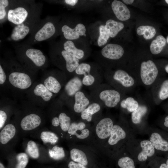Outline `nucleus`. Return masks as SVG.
I'll list each match as a JSON object with an SVG mask.
<instances>
[{"mask_svg":"<svg viewBox=\"0 0 168 168\" xmlns=\"http://www.w3.org/2000/svg\"><path fill=\"white\" fill-rule=\"evenodd\" d=\"M112 10L116 17L120 21L128 20L131 16L128 8L120 1L115 0L111 4Z\"/></svg>","mask_w":168,"mask_h":168,"instance_id":"0eeeda50","label":"nucleus"},{"mask_svg":"<svg viewBox=\"0 0 168 168\" xmlns=\"http://www.w3.org/2000/svg\"><path fill=\"white\" fill-rule=\"evenodd\" d=\"M102 55L104 57L111 59L116 60L120 58L124 54L123 47L115 44H107L101 51Z\"/></svg>","mask_w":168,"mask_h":168,"instance_id":"7ed1b4c3","label":"nucleus"},{"mask_svg":"<svg viewBox=\"0 0 168 168\" xmlns=\"http://www.w3.org/2000/svg\"><path fill=\"white\" fill-rule=\"evenodd\" d=\"M166 40L167 42L168 43V36L166 38Z\"/></svg>","mask_w":168,"mask_h":168,"instance_id":"13d9d810","label":"nucleus"},{"mask_svg":"<svg viewBox=\"0 0 168 168\" xmlns=\"http://www.w3.org/2000/svg\"><path fill=\"white\" fill-rule=\"evenodd\" d=\"M118 164L121 168H135L133 160L128 156L122 157L119 159Z\"/></svg>","mask_w":168,"mask_h":168,"instance_id":"c9c22d12","label":"nucleus"},{"mask_svg":"<svg viewBox=\"0 0 168 168\" xmlns=\"http://www.w3.org/2000/svg\"><path fill=\"white\" fill-rule=\"evenodd\" d=\"M105 26L110 37L113 38L123 29L124 25L121 22L109 19L106 21Z\"/></svg>","mask_w":168,"mask_h":168,"instance_id":"a211bd4d","label":"nucleus"},{"mask_svg":"<svg viewBox=\"0 0 168 168\" xmlns=\"http://www.w3.org/2000/svg\"><path fill=\"white\" fill-rule=\"evenodd\" d=\"M166 40L161 35L157 36L151 43L150 46L151 52L154 54L160 53L166 43Z\"/></svg>","mask_w":168,"mask_h":168,"instance_id":"4be33fe9","label":"nucleus"},{"mask_svg":"<svg viewBox=\"0 0 168 168\" xmlns=\"http://www.w3.org/2000/svg\"><path fill=\"white\" fill-rule=\"evenodd\" d=\"M159 97L161 100L168 98V79L165 80L162 83L159 91Z\"/></svg>","mask_w":168,"mask_h":168,"instance_id":"58836bf2","label":"nucleus"},{"mask_svg":"<svg viewBox=\"0 0 168 168\" xmlns=\"http://www.w3.org/2000/svg\"><path fill=\"white\" fill-rule=\"evenodd\" d=\"M26 150L29 155L32 158L36 159L39 157L40 154L39 148L34 141L30 140L28 142Z\"/></svg>","mask_w":168,"mask_h":168,"instance_id":"473e14b6","label":"nucleus"},{"mask_svg":"<svg viewBox=\"0 0 168 168\" xmlns=\"http://www.w3.org/2000/svg\"><path fill=\"white\" fill-rule=\"evenodd\" d=\"M0 168H5L1 162L0 163Z\"/></svg>","mask_w":168,"mask_h":168,"instance_id":"5fc2aeb1","label":"nucleus"},{"mask_svg":"<svg viewBox=\"0 0 168 168\" xmlns=\"http://www.w3.org/2000/svg\"><path fill=\"white\" fill-rule=\"evenodd\" d=\"M165 68L166 71L168 73V64L166 66Z\"/></svg>","mask_w":168,"mask_h":168,"instance_id":"864d4df0","label":"nucleus"},{"mask_svg":"<svg viewBox=\"0 0 168 168\" xmlns=\"http://www.w3.org/2000/svg\"><path fill=\"white\" fill-rule=\"evenodd\" d=\"M51 123L53 126H58L59 125L58 118L56 117H54L52 120Z\"/></svg>","mask_w":168,"mask_h":168,"instance_id":"de8ad7c7","label":"nucleus"},{"mask_svg":"<svg viewBox=\"0 0 168 168\" xmlns=\"http://www.w3.org/2000/svg\"><path fill=\"white\" fill-rule=\"evenodd\" d=\"M40 138L44 143H49L52 144L56 143L58 138L54 133L50 131H43L40 134Z\"/></svg>","mask_w":168,"mask_h":168,"instance_id":"7c9ffc66","label":"nucleus"},{"mask_svg":"<svg viewBox=\"0 0 168 168\" xmlns=\"http://www.w3.org/2000/svg\"><path fill=\"white\" fill-rule=\"evenodd\" d=\"M85 127L86 124L83 122L72 123L71 124L68 133L71 135H74L77 131L84 129Z\"/></svg>","mask_w":168,"mask_h":168,"instance_id":"ea45409f","label":"nucleus"},{"mask_svg":"<svg viewBox=\"0 0 168 168\" xmlns=\"http://www.w3.org/2000/svg\"><path fill=\"white\" fill-rule=\"evenodd\" d=\"M17 163L15 168H25L28 162V157L25 153H20L16 156Z\"/></svg>","mask_w":168,"mask_h":168,"instance_id":"e433bc0d","label":"nucleus"},{"mask_svg":"<svg viewBox=\"0 0 168 168\" xmlns=\"http://www.w3.org/2000/svg\"><path fill=\"white\" fill-rule=\"evenodd\" d=\"M91 69V67L89 64L83 63L79 64L75 71L77 74L85 76L90 74Z\"/></svg>","mask_w":168,"mask_h":168,"instance_id":"4c0bfd02","label":"nucleus"},{"mask_svg":"<svg viewBox=\"0 0 168 168\" xmlns=\"http://www.w3.org/2000/svg\"><path fill=\"white\" fill-rule=\"evenodd\" d=\"M99 36L97 40V44L99 46H102L107 42L110 36L106 30L105 25H101L99 27Z\"/></svg>","mask_w":168,"mask_h":168,"instance_id":"72a5a7b5","label":"nucleus"},{"mask_svg":"<svg viewBox=\"0 0 168 168\" xmlns=\"http://www.w3.org/2000/svg\"><path fill=\"white\" fill-rule=\"evenodd\" d=\"M41 123L40 117L35 114H32L23 118L21 121L20 125L23 130L30 131L38 127Z\"/></svg>","mask_w":168,"mask_h":168,"instance_id":"1a4fd4ad","label":"nucleus"},{"mask_svg":"<svg viewBox=\"0 0 168 168\" xmlns=\"http://www.w3.org/2000/svg\"><path fill=\"white\" fill-rule=\"evenodd\" d=\"M126 133L123 129L117 125H113L108 142L111 145L116 144L120 140L124 139Z\"/></svg>","mask_w":168,"mask_h":168,"instance_id":"dca6fc26","label":"nucleus"},{"mask_svg":"<svg viewBox=\"0 0 168 168\" xmlns=\"http://www.w3.org/2000/svg\"><path fill=\"white\" fill-rule=\"evenodd\" d=\"M159 168H167L166 164L165 163H162L160 166Z\"/></svg>","mask_w":168,"mask_h":168,"instance_id":"603ef678","label":"nucleus"},{"mask_svg":"<svg viewBox=\"0 0 168 168\" xmlns=\"http://www.w3.org/2000/svg\"><path fill=\"white\" fill-rule=\"evenodd\" d=\"M61 30L65 38L69 40L79 38L80 36L84 35L86 32L85 26L82 23L78 24L73 29L65 25Z\"/></svg>","mask_w":168,"mask_h":168,"instance_id":"423d86ee","label":"nucleus"},{"mask_svg":"<svg viewBox=\"0 0 168 168\" xmlns=\"http://www.w3.org/2000/svg\"><path fill=\"white\" fill-rule=\"evenodd\" d=\"M65 2L68 4L72 6H75L78 2L77 0H65Z\"/></svg>","mask_w":168,"mask_h":168,"instance_id":"09e8293b","label":"nucleus"},{"mask_svg":"<svg viewBox=\"0 0 168 168\" xmlns=\"http://www.w3.org/2000/svg\"><path fill=\"white\" fill-rule=\"evenodd\" d=\"M49 156L55 160H59L63 158L65 154L63 147L55 146L49 150Z\"/></svg>","mask_w":168,"mask_h":168,"instance_id":"2f4dec72","label":"nucleus"},{"mask_svg":"<svg viewBox=\"0 0 168 168\" xmlns=\"http://www.w3.org/2000/svg\"><path fill=\"white\" fill-rule=\"evenodd\" d=\"M35 94L41 97L45 101H49L53 96L50 91L43 84L40 83L37 85L34 90Z\"/></svg>","mask_w":168,"mask_h":168,"instance_id":"a878e982","label":"nucleus"},{"mask_svg":"<svg viewBox=\"0 0 168 168\" xmlns=\"http://www.w3.org/2000/svg\"><path fill=\"white\" fill-rule=\"evenodd\" d=\"M44 85L51 92L57 93L61 88V86L58 81L54 77L49 76L44 82Z\"/></svg>","mask_w":168,"mask_h":168,"instance_id":"cd10ccee","label":"nucleus"},{"mask_svg":"<svg viewBox=\"0 0 168 168\" xmlns=\"http://www.w3.org/2000/svg\"><path fill=\"white\" fill-rule=\"evenodd\" d=\"M164 124L165 127L168 128V115L165 118Z\"/></svg>","mask_w":168,"mask_h":168,"instance_id":"8fccbe9b","label":"nucleus"},{"mask_svg":"<svg viewBox=\"0 0 168 168\" xmlns=\"http://www.w3.org/2000/svg\"><path fill=\"white\" fill-rule=\"evenodd\" d=\"M149 140L155 149L164 152L168 151V142L163 139L159 133H152Z\"/></svg>","mask_w":168,"mask_h":168,"instance_id":"2eb2a0df","label":"nucleus"},{"mask_svg":"<svg viewBox=\"0 0 168 168\" xmlns=\"http://www.w3.org/2000/svg\"><path fill=\"white\" fill-rule=\"evenodd\" d=\"M147 111V107L144 105H141L135 110L132 112L131 119L133 123L137 124L141 121L142 116L146 113Z\"/></svg>","mask_w":168,"mask_h":168,"instance_id":"c85d7f7f","label":"nucleus"},{"mask_svg":"<svg viewBox=\"0 0 168 168\" xmlns=\"http://www.w3.org/2000/svg\"><path fill=\"white\" fill-rule=\"evenodd\" d=\"M61 54L66 61L67 70L70 72L75 71L79 64V59L72 54L64 50L62 51Z\"/></svg>","mask_w":168,"mask_h":168,"instance_id":"f3484780","label":"nucleus"},{"mask_svg":"<svg viewBox=\"0 0 168 168\" xmlns=\"http://www.w3.org/2000/svg\"><path fill=\"white\" fill-rule=\"evenodd\" d=\"M68 168H86L85 166L73 161H70L68 164Z\"/></svg>","mask_w":168,"mask_h":168,"instance_id":"a18cd8bd","label":"nucleus"},{"mask_svg":"<svg viewBox=\"0 0 168 168\" xmlns=\"http://www.w3.org/2000/svg\"><path fill=\"white\" fill-rule=\"evenodd\" d=\"M64 50L73 54L78 59L82 58L84 55V51L77 48L73 42L71 40H68L63 44Z\"/></svg>","mask_w":168,"mask_h":168,"instance_id":"393cba45","label":"nucleus"},{"mask_svg":"<svg viewBox=\"0 0 168 168\" xmlns=\"http://www.w3.org/2000/svg\"><path fill=\"white\" fill-rule=\"evenodd\" d=\"M165 2H166L167 4H168V0H165Z\"/></svg>","mask_w":168,"mask_h":168,"instance_id":"4d7b16f0","label":"nucleus"},{"mask_svg":"<svg viewBox=\"0 0 168 168\" xmlns=\"http://www.w3.org/2000/svg\"><path fill=\"white\" fill-rule=\"evenodd\" d=\"M82 86V82L81 80L76 77L68 82L65 86V90L68 95L71 96L78 91Z\"/></svg>","mask_w":168,"mask_h":168,"instance_id":"aec40b11","label":"nucleus"},{"mask_svg":"<svg viewBox=\"0 0 168 168\" xmlns=\"http://www.w3.org/2000/svg\"><path fill=\"white\" fill-rule=\"evenodd\" d=\"M70 157L74 161L86 166L88 163L86 154L82 151L76 148H73L70 152Z\"/></svg>","mask_w":168,"mask_h":168,"instance_id":"b1692460","label":"nucleus"},{"mask_svg":"<svg viewBox=\"0 0 168 168\" xmlns=\"http://www.w3.org/2000/svg\"><path fill=\"white\" fill-rule=\"evenodd\" d=\"M113 78L126 87H131L134 83L133 78L126 72L122 70H118L116 71L113 76Z\"/></svg>","mask_w":168,"mask_h":168,"instance_id":"f8f14e48","label":"nucleus"},{"mask_svg":"<svg viewBox=\"0 0 168 168\" xmlns=\"http://www.w3.org/2000/svg\"><path fill=\"white\" fill-rule=\"evenodd\" d=\"M158 73L155 63L151 60L142 62L141 66L140 76L143 83L150 85L155 80Z\"/></svg>","mask_w":168,"mask_h":168,"instance_id":"f257e3e1","label":"nucleus"},{"mask_svg":"<svg viewBox=\"0 0 168 168\" xmlns=\"http://www.w3.org/2000/svg\"><path fill=\"white\" fill-rule=\"evenodd\" d=\"M94 81V77L90 74L84 76L82 80V83L85 86H89L92 84Z\"/></svg>","mask_w":168,"mask_h":168,"instance_id":"37998d69","label":"nucleus"},{"mask_svg":"<svg viewBox=\"0 0 168 168\" xmlns=\"http://www.w3.org/2000/svg\"><path fill=\"white\" fill-rule=\"evenodd\" d=\"M100 99L109 107H114L117 105L120 99L119 93L113 90H106L102 91L99 95Z\"/></svg>","mask_w":168,"mask_h":168,"instance_id":"39448f33","label":"nucleus"},{"mask_svg":"<svg viewBox=\"0 0 168 168\" xmlns=\"http://www.w3.org/2000/svg\"><path fill=\"white\" fill-rule=\"evenodd\" d=\"M75 102L73 106L77 113L82 112L89 104V101L82 92L78 91L75 94Z\"/></svg>","mask_w":168,"mask_h":168,"instance_id":"4468645a","label":"nucleus"},{"mask_svg":"<svg viewBox=\"0 0 168 168\" xmlns=\"http://www.w3.org/2000/svg\"><path fill=\"white\" fill-rule=\"evenodd\" d=\"M120 105L122 107L126 109L130 112H133L139 106L138 102L132 97H128L123 100Z\"/></svg>","mask_w":168,"mask_h":168,"instance_id":"c756f323","label":"nucleus"},{"mask_svg":"<svg viewBox=\"0 0 168 168\" xmlns=\"http://www.w3.org/2000/svg\"><path fill=\"white\" fill-rule=\"evenodd\" d=\"M137 34L139 35H143L146 40H149L153 38L156 33L155 28L149 26H141L138 27L137 30Z\"/></svg>","mask_w":168,"mask_h":168,"instance_id":"bb28decb","label":"nucleus"},{"mask_svg":"<svg viewBox=\"0 0 168 168\" xmlns=\"http://www.w3.org/2000/svg\"><path fill=\"white\" fill-rule=\"evenodd\" d=\"M26 55L38 67L43 65L46 60L45 56L40 50L29 49L26 51Z\"/></svg>","mask_w":168,"mask_h":168,"instance_id":"ddd939ff","label":"nucleus"},{"mask_svg":"<svg viewBox=\"0 0 168 168\" xmlns=\"http://www.w3.org/2000/svg\"><path fill=\"white\" fill-rule=\"evenodd\" d=\"M90 133L89 131L87 129H84L77 131L75 133L76 137L80 139H84L87 138Z\"/></svg>","mask_w":168,"mask_h":168,"instance_id":"79ce46f5","label":"nucleus"},{"mask_svg":"<svg viewBox=\"0 0 168 168\" xmlns=\"http://www.w3.org/2000/svg\"><path fill=\"white\" fill-rule=\"evenodd\" d=\"M166 164L167 166V168H168V158L166 161Z\"/></svg>","mask_w":168,"mask_h":168,"instance_id":"6e6d98bb","label":"nucleus"},{"mask_svg":"<svg viewBox=\"0 0 168 168\" xmlns=\"http://www.w3.org/2000/svg\"><path fill=\"white\" fill-rule=\"evenodd\" d=\"M28 13L24 8L19 7L9 10L7 14L8 20L16 25L22 24L27 17Z\"/></svg>","mask_w":168,"mask_h":168,"instance_id":"6e6552de","label":"nucleus"},{"mask_svg":"<svg viewBox=\"0 0 168 168\" xmlns=\"http://www.w3.org/2000/svg\"><path fill=\"white\" fill-rule=\"evenodd\" d=\"M16 132L15 127L12 124L6 125L0 133V142L1 143L5 144L12 138Z\"/></svg>","mask_w":168,"mask_h":168,"instance_id":"6ab92c4d","label":"nucleus"},{"mask_svg":"<svg viewBox=\"0 0 168 168\" xmlns=\"http://www.w3.org/2000/svg\"><path fill=\"white\" fill-rule=\"evenodd\" d=\"M9 80L14 86L21 89L27 88L31 84V81L30 77L24 73L12 72L9 75Z\"/></svg>","mask_w":168,"mask_h":168,"instance_id":"f03ea898","label":"nucleus"},{"mask_svg":"<svg viewBox=\"0 0 168 168\" xmlns=\"http://www.w3.org/2000/svg\"><path fill=\"white\" fill-rule=\"evenodd\" d=\"M9 2L7 0H0V19H3L6 15L5 8L8 5Z\"/></svg>","mask_w":168,"mask_h":168,"instance_id":"a19ab883","label":"nucleus"},{"mask_svg":"<svg viewBox=\"0 0 168 168\" xmlns=\"http://www.w3.org/2000/svg\"><path fill=\"white\" fill-rule=\"evenodd\" d=\"M29 28L23 24L17 25L13 29L11 35V39L17 41L23 39L28 33Z\"/></svg>","mask_w":168,"mask_h":168,"instance_id":"412c9836","label":"nucleus"},{"mask_svg":"<svg viewBox=\"0 0 168 168\" xmlns=\"http://www.w3.org/2000/svg\"><path fill=\"white\" fill-rule=\"evenodd\" d=\"M142 150L138 156V160L140 161H146L148 157L152 156L155 153V148L150 141L148 140H143L140 143Z\"/></svg>","mask_w":168,"mask_h":168,"instance_id":"9b49d317","label":"nucleus"},{"mask_svg":"<svg viewBox=\"0 0 168 168\" xmlns=\"http://www.w3.org/2000/svg\"><path fill=\"white\" fill-rule=\"evenodd\" d=\"M100 109V107L98 104L92 103L81 112V118L90 122L91 120L92 115L98 112Z\"/></svg>","mask_w":168,"mask_h":168,"instance_id":"5701e85b","label":"nucleus"},{"mask_svg":"<svg viewBox=\"0 0 168 168\" xmlns=\"http://www.w3.org/2000/svg\"><path fill=\"white\" fill-rule=\"evenodd\" d=\"M123 1L127 4H131L134 2L133 0H123Z\"/></svg>","mask_w":168,"mask_h":168,"instance_id":"3c124183","label":"nucleus"},{"mask_svg":"<svg viewBox=\"0 0 168 168\" xmlns=\"http://www.w3.org/2000/svg\"><path fill=\"white\" fill-rule=\"evenodd\" d=\"M7 119L6 113L3 111H0V128L3 126Z\"/></svg>","mask_w":168,"mask_h":168,"instance_id":"c03bdc74","label":"nucleus"},{"mask_svg":"<svg viewBox=\"0 0 168 168\" xmlns=\"http://www.w3.org/2000/svg\"><path fill=\"white\" fill-rule=\"evenodd\" d=\"M113 126V123L111 119L105 118L101 120L96 128L98 137L101 139H105L110 136Z\"/></svg>","mask_w":168,"mask_h":168,"instance_id":"20e7f679","label":"nucleus"},{"mask_svg":"<svg viewBox=\"0 0 168 168\" xmlns=\"http://www.w3.org/2000/svg\"><path fill=\"white\" fill-rule=\"evenodd\" d=\"M55 31V28L53 23L48 22L37 32L35 35V39L39 41L47 40L52 36Z\"/></svg>","mask_w":168,"mask_h":168,"instance_id":"9d476101","label":"nucleus"},{"mask_svg":"<svg viewBox=\"0 0 168 168\" xmlns=\"http://www.w3.org/2000/svg\"><path fill=\"white\" fill-rule=\"evenodd\" d=\"M59 125L62 130L68 131L71 125L70 118L64 113H61L58 116Z\"/></svg>","mask_w":168,"mask_h":168,"instance_id":"f704fd0d","label":"nucleus"},{"mask_svg":"<svg viewBox=\"0 0 168 168\" xmlns=\"http://www.w3.org/2000/svg\"><path fill=\"white\" fill-rule=\"evenodd\" d=\"M6 79L5 74L2 69L1 66L0 65V84H2L4 83Z\"/></svg>","mask_w":168,"mask_h":168,"instance_id":"49530a36","label":"nucleus"}]
</instances>
